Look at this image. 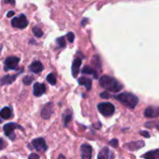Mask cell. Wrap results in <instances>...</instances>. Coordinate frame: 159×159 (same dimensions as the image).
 I'll return each instance as SVG.
<instances>
[{"instance_id":"6da1fadb","label":"cell","mask_w":159,"mask_h":159,"mask_svg":"<svg viewBox=\"0 0 159 159\" xmlns=\"http://www.w3.org/2000/svg\"><path fill=\"white\" fill-rule=\"evenodd\" d=\"M99 83L102 88L111 92H119L123 89L122 84H120L115 77H112L109 75L102 76L99 80Z\"/></svg>"},{"instance_id":"7a4b0ae2","label":"cell","mask_w":159,"mask_h":159,"mask_svg":"<svg viewBox=\"0 0 159 159\" xmlns=\"http://www.w3.org/2000/svg\"><path fill=\"white\" fill-rule=\"evenodd\" d=\"M114 98L115 100L122 103L124 106L130 108V109H134L139 102L138 97L130 92H122L117 95H115Z\"/></svg>"},{"instance_id":"3957f363","label":"cell","mask_w":159,"mask_h":159,"mask_svg":"<svg viewBox=\"0 0 159 159\" xmlns=\"http://www.w3.org/2000/svg\"><path fill=\"white\" fill-rule=\"evenodd\" d=\"M98 111L103 116H112L115 114L116 108L113 103L111 102H101L97 106Z\"/></svg>"},{"instance_id":"277c9868","label":"cell","mask_w":159,"mask_h":159,"mask_svg":"<svg viewBox=\"0 0 159 159\" xmlns=\"http://www.w3.org/2000/svg\"><path fill=\"white\" fill-rule=\"evenodd\" d=\"M17 129H20V130H23V128L16 123H7L6 125L3 126V130L5 132V135L10 139L11 141L15 140V133H14V130Z\"/></svg>"},{"instance_id":"5b68a950","label":"cell","mask_w":159,"mask_h":159,"mask_svg":"<svg viewBox=\"0 0 159 159\" xmlns=\"http://www.w3.org/2000/svg\"><path fill=\"white\" fill-rule=\"evenodd\" d=\"M28 20L24 14H20L19 17H15L11 20V25L14 28L18 29H24L28 26Z\"/></svg>"},{"instance_id":"8992f818","label":"cell","mask_w":159,"mask_h":159,"mask_svg":"<svg viewBox=\"0 0 159 159\" xmlns=\"http://www.w3.org/2000/svg\"><path fill=\"white\" fill-rule=\"evenodd\" d=\"M20 62V58L15 57V56H11V57H7L5 61V70H15L18 67V64Z\"/></svg>"},{"instance_id":"52a82bcc","label":"cell","mask_w":159,"mask_h":159,"mask_svg":"<svg viewBox=\"0 0 159 159\" xmlns=\"http://www.w3.org/2000/svg\"><path fill=\"white\" fill-rule=\"evenodd\" d=\"M32 146L38 152H46L48 150V146L46 144L45 139L43 138H37L32 141Z\"/></svg>"},{"instance_id":"ba28073f","label":"cell","mask_w":159,"mask_h":159,"mask_svg":"<svg viewBox=\"0 0 159 159\" xmlns=\"http://www.w3.org/2000/svg\"><path fill=\"white\" fill-rule=\"evenodd\" d=\"M81 152V158L82 159H91L92 157V147L88 143H83L80 147Z\"/></svg>"},{"instance_id":"9c48e42d","label":"cell","mask_w":159,"mask_h":159,"mask_svg":"<svg viewBox=\"0 0 159 159\" xmlns=\"http://www.w3.org/2000/svg\"><path fill=\"white\" fill-rule=\"evenodd\" d=\"M145 146V143L143 141H136V142H131V143H128L124 145V147L127 150L129 151H137L142 149L143 147Z\"/></svg>"},{"instance_id":"30bf717a","label":"cell","mask_w":159,"mask_h":159,"mask_svg":"<svg viewBox=\"0 0 159 159\" xmlns=\"http://www.w3.org/2000/svg\"><path fill=\"white\" fill-rule=\"evenodd\" d=\"M53 113V102H48L41 110V117L43 119H48Z\"/></svg>"},{"instance_id":"8fae6325","label":"cell","mask_w":159,"mask_h":159,"mask_svg":"<svg viewBox=\"0 0 159 159\" xmlns=\"http://www.w3.org/2000/svg\"><path fill=\"white\" fill-rule=\"evenodd\" d=\"M144 116L148 118H155L159 116V107L157 106H148L143 113Z\"/></svg>"},{"instance_id":"7c38bea8","label":"cell","mask_w":159,"mask_h":159,"mask_svg":"<svg viewBox=\"0 0 159 159\" xmlns=\"http://www.w3.org/2000/svg\"><path fill=\"white\" fill-rule=\"evenodd\" d=\"M46 90H47V88H46V86H45L44 84L38 83V82L34 83L33 92H34V95L35 97H40V96H42V95L46 92Z\"/></svg>"},{"instance_id":"4fadbf2b","label":"cell","mask_w":159,"mask_h":159,"mask_svg":"<svg viewBox=\"0 0 159 159\" xmlns=\"http://www.w3.org/2000/svg\"><path fill=\"white\" fill-rule=\"evenodd\" d=\"M82 64V60L80 58H75L73 61V64H72V75L74 77H76L78 73H79V69H80V66Z\"/></svg>"},{"instance_id":"5bb4252c","label":"cell","mask_w":159,"mask_h":159,"mask_svg":"<svg viewBox=\"0 0 159 159\" xmlns=\"http://www.w3.org/2000/svg\"><path fill=\"white\" fill-rule=\"evenodd\" d=\"M18 75H19V74H18ZM18 75H4L3 77L0 78V85H1V86H6V85H10V84H12V83L16 80Z\"/></svg>"},{"instance_id":"9a60e30c","label":"cell","mask_w":159,"mask_h":159,"mask_svg":"<svg viewBox=\"0 0 159 159\" xmlns=\"http://www.w3.org/2000/svg\"><path fill=\"white\" fill-rule=\"evenodd\" d=\"M13 116V112H12V108L11 106H7L4 107L1 111H0V118L7 120L9 118H11Z\"/></svg>"},{"instance_id":"2e32d148","label":"cell","mask_w":159,"mask_h":159,"mask_svg":"<svg viewBox=\"0 0 159 159\" xmlns=\"http://www.w3.org/2000/svg\"><path fill=\"white\" fill-rule=\"evenodd\" d=\"M29 69H30L31 72H33L34 74H39L40 72L43 71L44 66H43V64L39 61H34V62H32L30 64Z\"/></svg>"},{"instance_id":"e0dca14e","label":"cell","mask_w":159,"mask_h":159,"mask_svg":"<svg viewBox=\"0 0 159 159\" xmlns=\"http://www.w3.org/2000/svg\"><path fill=\"white\" fill-rule=\"evenodd\" d=\"M78 83L79 85L83 86L86 88V89L88 91H89L91 89V87H92V80L89 77H85V76H82L78 79Z\"/></svg>"},{"instance_id":"ac0fdd59","label":"cell","mask_w":159,"mask_h":159,"mask_svg":"<svg viewBox=\"0 0 159 159\" xmlns=\"http://www.w3.org/2000/svg\"><path fill=\"white\" fill-rule=\"evenodd\" d=\"M142 157L144 159H158L159 157V149L152 150L147 152L146 154L143 155Z\"/></svg>"},{"instance_id":"d6986e66","label":"cell","mask_w":159,"mask_h":159,"mask_svg":"<svg viewBox=\"0 0 159 159\" xmlns=\"http://www.w3.org/2000/svg\"><path fill=\"white\" fill-rule=\"evenodd\" d=\"M82 74L83 75H91L95 79H98V73L90 66H85L82 69Z\"/></svg>"},{"instance_id":"ffe728a7","label":"cell","mask_w":159,"mask_h":159,"mask_svg":"<svg viewBox=\"0 0 159 159\" xmlns=\"http://www.w3.org/2000/svg\"><path fill=\"white\" fill-rule=\"evenodd\" d=\"M109 155H110L109 149L107 147H103L98 155V159H110Z\"/></svg>"},{"instance_id":"44dd1931","label":"cell","mask_w":159,"mask_h":159,"mask_svg":"<svg viewBox=\"0 0 159 159\" xmlns=\"http://www.w3.org/2000/svg\"><path fill=\"white\" fill-rule=\"evenodd\" d=\"M71 119H72V113L70 111H66V113L63 115V126L65 128L68 126Z\"/></svg>"},{"instance_id":"7402d4cb","label":"cell","mask_w":159,"mask_h":159,"mask_svg":"<svg viewBox=\"0 0 159 159\" xmlns=\"http://www.w3.org/2000/svg\"><path fill=\"white\" fill-rule=\"evenodd\" d=\"M47 81H48L50 85L55 86V85H56V83H57L56 75H55L53 73H50V74H49V75H48V76H47Z\"/></svg>"},{"instance_id":"603a6c76","label":"cell","mask_w":159,"mask_h":159,"mask_svg":"<svg viewBox=\"0 0 159 159\" xmlns=\"http://www.w3.org/2000/svg\"><path fill=\"white\" fill-rule=\"evenodd\" d=\"M32 31H33L34 34L36 37H38V38L42 37V36H43V34H44L43 31H42V30H41V28H40V27H38V26H34V27H33V29H32Z\"/></svg>"},{"instance_id":"cb8c5ba5","label":"cell","mask_w":159,"mask_h":159,"mask_svg":"<svg viewBox=\"0 0 159 159\" xmlns=\"http://www.w3.org/2000/svg\"><path fill=\"white\" fill-rule=\"evenodd\" d=\"M56 43H57V45H58L59 48H64L65 45H66V43H65V38H64L63 36L58 37V38L56 39Z\"/></svg>"},{"instance_id":"d4e9b609","label":"cell","mask_w":159,"mask_h":159,"mask_svg":"<svg viewBox=\"0 0 159 159\" xmlns=\"http://www.w3.org/2000/svg\"><path fill=\"white\" fill-rule=\"evenodd\" d=\"M33 80H34V77H33V76H31V75H26V76H24V77H23L22 82H23V84H24V85H26V86H30V85L32 84Z\"/></svg>"},{"instance_id":"484cf974","label":"cell","mask_w":159,"mask_h":159,"mask_svg":"<svg viewBox=\"0 0 159 159\" xmlns=\"http://www.w3.org/2000/svg\"><path fill=\"white\" fill-rule=\"evenodd\" d=\"M66 36H67V39L70 43H73L75 41V34L73 32H69Z\"/></svg>"},{"instance_id":"4316f807","label":"cell","mask_w":159,"mask_h":159,"mask_svg":"<svg viewBox=\"0 0 159 159\" xmlns=\"http://www.w3.org/2000/svg\"><path fill=\"white\" fill-rule=\"evenodd\" d=\"M93 62L97 65L98 68H101V60H100V57H99L98 55H95V56H94Z\"/></svg>"},{"instance_id":"83f0119b","label":"cell","mask_w":159,"mask_h":159,"mask_svg":"<svg viewBox=\"0 0 159 159\" xmlns=\"http://www.w3.org/2000/svg\"><path fill=\"white\" fill-rule=\"evenodd\" d=\"M145 127L146 128H157V129H158V124H157V122H147L146 124H145Z\"/></svg>"},{"instance_id":"f1b7e54d","label":"cell","mask_w":159,"mask_h":159,"mask_svg":"<svg viewBox=\"0 0 159 159\" xmlns=\"http://www.w3.org/2000/svg\"><path fill=\"white\" fill-rule=\"evenodd\" d=\"M109 144H110L112 147L116 148V147L118 146V141H117L116 139H113V140H111V141L109 142Z\"/></svg>"},{"instance_id":"f546056e","label":"cell","mask_w":159,"mask_h":159,"mask_svg":"<svg viewBox=\"0 0 159 159\" xmlns=\"http://www.w3.org/2000/svg\"><path fill=\"white\" fill-rule=\"evenodd\" d=\"M100 96H101V98H102V99H109V98L111 97L110 93H109V92H107V91L102 92V93L100 94Z\"/></svg>"},{"instance_id":"4dcf8cb0","label":"cell","mask_w":159,"mask_h":159,"mask_svg":"<svg viewBox=\"0 0 159 159\" xmlns=\"http://www.w3.org/2000/svg\"><path fill=\"white\" fill-rule=\"evenodd\" d=\"M6 146H7V143H6V142H5L3 139H0V150L4 149Z\"/></svg>"},{"instance_id":"1f68e13d","label":"cell","mask_w":159,"mask_h":159,"mask_svg":"<svg viewBox=\"0 0 159 159\" xmlns=\"http://www.w3.org/2000/svg\"><path fill=\"white\" fill-rule=\"evenodd\" d=\"M28 159H39V156L38 155H36V154H31L30 156H29V157Z\"/></svg>"},{"instance_id":"d6a6232c","label":"cell","mask_w":159,"mask_h":159,"mask_svg":"<svg viewBox=\"0 0 159 159\" xmlns=\"http://www.w3.org/2000/svg\"><path fill=\"white\" fill-rule=\"evenodd\" d=\"M140 134L143 135V136H144L145 138H150V133H148L147 131H141Z\"/></svg>"},{"instance_id":"836d02e7","label":"cell","mask_w":159,"mask_h":159,"mask_svg":"<svg viewBox=\"0 0 159 159\" xmlns=\"http://www.w3.org/2000/svg\"><path fill=\"white\" fill-rule=\"evenodd\" d=\"M5 3L7 4H11V5H15V0H4Z\"/></svg>"},{"instance_id":"e575fe53","label":"cell","mask_w":159,"mask_h":159,"mask_svg":"<svg viewBox=\"0 0 159 159\" xmlns=\"http://www.w3.org/2000/svg\"><path fill=\"white\" fill-rule=\"evenodd\" d=\"M15 14V12L13 11V10H10V11H8L7 13V17H11V16H13Z\"/></svg>"},{"instance_id":"d590c367","label":"cell","mask_w":159,"mask_h":159,"mask_svg":"<svg viewBox=\"0 0 159 159\" xmlns=\"http://www.w3.org/2000/svg\"><path fill=\"white\" fill-rule=\"evenodd\" d=\"M88 20H89V19H84V20H82V22H81V25H82V26L86 25V24L88 23Z\"/></svg>"},{"instance_id":"8d00e7d4","label":"cell","mask_w":159,"mask_h":159,"mask_svg":"<svg viewBox=\"0 0 159 159\" xmlns=\"http://www.w3.org/2000/svg\"><path fill=\"white\" fill-rule=\"evenodd\" d=\"M58 159H66V157H65L64 156H62V155H60V156H59V157H58Z\"/></svg>"},{"instance_id":"74e56055","label":"cell","mask_w":159,"mask_h":159,"mask_svg":"<svg viewBox=\"0 0 159 159\" xmlns=\"http://www.w3.org/2000/svg\"><path fill=\"white\" fill-rule=\"evenodd\" d=\"M2 48H3V46H0V50L2 49Z\"/></svg>"},{"instance_id":"f35d334b","label":"cell","mask_w":159,"mask_h":159,"mask_svg":"<svg viewBox=\"0 0 159 159\" xmlns=\"http://www.w3.org/2000/svg\"><path fill=\"white\" fill-rule=\"evenodd\" d=\"M1 121H2V120H1V119H0V123H1Z\"/></svg>"}]
</instances>
